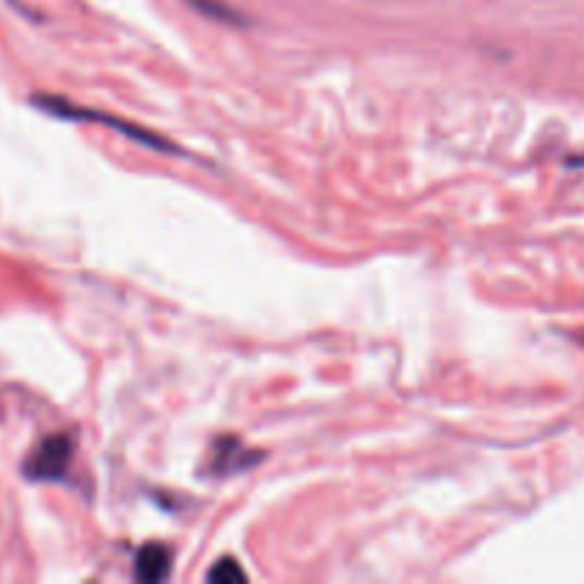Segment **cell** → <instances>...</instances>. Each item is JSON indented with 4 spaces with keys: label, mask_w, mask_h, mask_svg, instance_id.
Masks as SVG:
<instances>
[{
    "label": "cell",
    "mask_w": 584,
    "mask_h": 584,
    "mask_svg": "<svg viewBox=\"0 0 584 584\" xmlns=\"http://www.w3.org/2000/svg\"><path fill=\"white\" fill-rule=\"evenodd\" d=\"M35 106H37V109L49 111V114H58V118L95 120V123H106V126H111V129H114V132L126 134V137H132V141L143 143V146H151V148H157V151H166V155H183V151H178V148L171 146V143H166L163 137H155V134H148L143 126H132V123H123V120L109 118V114H100V111L81 109V106L69 104V100H60V97L37 95L35 97Z\"/></svg>",
    "instance_id": "6da1fadb"
},
{
    "label": "cell",
    "mask_w": 584,
    "mask_h": 584,
    "mask_svg": "<svg viewBox=\"0 0 584 584\" xmlns=\"http://www.w3.org/2000/svg\"><path fill=\"white\" fill-rule=\"evenodd\" d=\"M69 462H72V439L66 434H54L37 445L23 462V476L32 482H58L66 476Z\"/></svg>",
    "instance_id": "7a4b0ae2"
},
{
    "label": "cell",
    "mask_w": 584,
    "mask_h": 584,
    "mask_svg": "<svg viewBox=\"0 0 584 584\" xmlns=\"http://www.w3.org/2000/svg\"><path fill=\"white\" fill-rule=\"evenodd\" d=\"M171 570V550L166 545H143L134 559V576L141 582H163Z\"/></svg>",
    "instance_id": "3957f363"
},
{
    "label": "cell",
    "mask_w": 584,
    "mask_h": 584,
    "mask_svg": "<svg viewBox=\"0 0 584 584\" xmlns=\"http://www.w3.org/2000/svg\"><path fill=\"white\" fill-rule=\"evenodd\" d=\"M259 457H252L245 451L238 439H222L215 448V459H211V471L215 474H238L243 467H248L252 462H257Z\"/></svg>",
    "instance_id": "277c9868"
},
{
    "label": "cell",
    "mask_w": 584,
    "mask_h": 584,
    "mask_svg": "<svg viewBox=\"0 0 584 584\" xmlns=\"http://www.w3.org/2000/svg\"><path fill=\"white\" fill-rule=\"evenodd\" d=\"M208 582H245V573L234 559H220L208 570Z\"/></svg>",
    "instance_id": "5b68a950"
},
{
    "label": "cell",
    "mask_w": 584,
    "mask_h": 584,
    "mask_svg": "<svg viewBox=\"0 0 584 584\" xmlns=\"http://www.w3.org/2000/svg\"><path fill=\"white\" fill-rule=\"evenodd\" d=\"M582 342H584V337H582Z\"/></svg>",
    "instance_id": "8992f818"
}]
</instances>
